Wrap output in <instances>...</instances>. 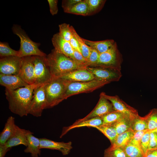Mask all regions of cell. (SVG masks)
<instances>
[{
  "label": "cell",
  "mask_w": 157,
  "mask_h": 157,
  "mask_svg": "<svg viewBox=\"0 0 157 157\" xmlns=\"http://www.w3.org/2000/svg\"><path fill=\"white\" fill-rule=\"evenodd\" d=\"M86 68L92 74L95 79L109 83L119 81L122 76L121 71L114 69L92 66Z\"/></svg>",
  "instance_id": "9"
},
{
  "label": "cell",
  "mask_w": 157,
  "mask_h": 157,
  "mask_svg": "<svg viewBox=\"0 0 157 157\" xmlns=\"http://www.w3.org/2000/svg\"><path fill=\"white\" fill-rule=\"evenodd\" d=\"M115 111L111 102L101 93L99 101L94 109L85 117L78 119L75 122L78 123L92 118L101 117Z\"/></svg>",
  "instance_id": "12"
},
{
  "label": "cell",
  "mask_w": 157,
  "mask_h": 157,
  "mask_svg": "<svg viewBox=\"0 0 157 157\" xmlns=\"http://www.w3.org/2000/svg\"><path fill=\"white\" fill-rule=\"evenodd\" d=\"M52 42L56 50L71 58L74 49L69 42L63 38L58 33L53 35L52 38Z\"/></svg>",
  "instance_id": "17"
},
{
  "label": "cell",
  "mask_w": 157,
  "mask_h": 157,
  "mask_svg": "<svg viewBox=\"0 0 157 157\" xmlns=\"http://www.w3.org/2000/svg\"><path fill=\"white\" fill-rule=\"evenodd\" d=\"M88 8L86 0H82L65 12L85 16L87 15Z\"/></svg>",
  "instance_id": "26"
},
{
  "label": "cell",
  "mask_w": 157,
  "mask_h": 157,
  "mask_svg": "<svg viewBox=\"0 0 157 157\" xmlns=\"http://www.w3.org/2000/svg\"><path fill=\"white\" fill-rule=\"evenodd\" d=\"M134 133V132L131 129L118 135L113 143L109 147L111 148H124L129 143Z\"/></svg>",
  "instance_id": "23"
},
{
  "label": "cell",
  "mask_w": 157,
  "mask_h": 157,
  "mask_svg": "<svg viewBox=\"0 0 157 157\" xmlns=\"http://www.w3.org/2000/svg\"><path fill=\"white\" fill-rule=\"evenodd\" d=\"M22 62V58L17 56L0 57V74L18 75L21 67Z\"/></svg>",
  "instance_id": "10"
},
{
  "label": "cell",
  "mask_w": 157,
  "mask_h": 157,
  "mask_svg": "<svg viewBox=\"0 0 157 157\" xmlns=\"http://www.w3.org/2000/svg\"><path fill=\"white\" fill-rule=\"evenodd\" d=\"M126 116L122 113L115 111L100 117L103 121L102 125H111Z\"/></svg>",
  "instance_id": "24"
},
{
  "label": "cell",
  "mask_w": 157,
  "mask_h": 157,
  "mask_svg": "<svg viewBox=\"0 0 157 157\" xmlns=\"http://www.w3.org/2000/svg\"><path fill=\"white\" fill-rule=\"evenodd\" d=\"M149 131V132H154L157 133V128L151 131Z\"/></svg>",
  "instance_id": "46"
},
{
  "label": "cell",
  "mask_w": 157,
  "mask_h": 157,
  "mask_svg": "<svg viewBox=\"0 0 157 157\" xmlns=\"http://www.w3.org/2000/svg\"><path fill=\"white\" fill-rule=\"evenodd\" d=\"M72 37L69 41V43L73 49L81 53V50L78 42L72 33Z\"/></svg>",
  "instance_id": "43"
},
{
  "label": "cell",
  "mask_w": 157,
  "mask_h": 157,
  "mask_svg": "<svg viewBox=\"0 0 157 157\" xmlns=\"http://www.w3.org/2000/svg\"><path fill=\"white\" fill-rule=\"evenodd\" d=\"M127 157H144L145 154L141 148L130 143L124 148Z\"/></svg>",
  "instance_id": "31"
},
{
  "label": "cell",
  "mask_w": 157,
  "mask_h": 157,
  "mask_svg": "<svg viewBox=\"0 0 157 157\" xmlns=\"http://www.w3.org/2000/svg\"><path fill=\"white\" fill-rule=\"evenodd\" d=\"M18 51H16L11 48L8 44L6 42H0V57L10 56H19Z\"/></svg>",
  "instance_id": "33"
},
{
  "label": "cell",
  "mask_w": 157,
  "mask_h": 157,
  "mask_svg": "<svg viewBox=\"0 0 157 157\" xmlns=\"http://www.w3.org/2000/svg\"><path fill=\"white\" fill-rule=\"evenodd\" d=\"M40 85H28L13 90L6 89L5 95L10 111L21 117L27 116L34 90Z\"/></svg>",
  "instance_id": "1"
},
{
  "label": "cell",
  "mask_w": 157,
  "mask_h": 157,
  "mask_svg": "<svg viewBox=\"0 0 157 157\" xmlns=\"http://www.w3.org/2000/svg\"><path fill=\"white\" fill-rule=\"evenodd\" d=\"M22 58V66L18 75L28 84H34V67L33 56H26Z\"/></svg>",
  "instance_id": "13"
},
{
  "label": "cell",
  "mask_w": 157,
  "mask_h": 157,
  "mask_svg": "<svg viewBox=\"0 0 157 157\" xmlns=\"http://www.w3.org/2000/svg\"><path fill=\"white\" fill-rule=\"evenodd\" d=\"M101 93L111 102L115 111L124 114L129 117L131 121L139 115L136 110L128 105L118 96L108 95L104 92Z\"/></svg>",
  "instance_id": "11"
},
{
  "label": "cell",
  "mask_w": 157,
  "mask_h": 157,
  "mask_svg": "<svg viewBox=\"0 0 157 157\" xmlns=\"http://www.w3.org/2000/svg\"><path fill=\"white\" fill-rule=\"evenodd\" d=\"M82 0H63L62 1V6L65 12L72 8Z\"/></svg>",
  "instance_id": "40"
},
{
  "label": "cell",
  "mask_w": 157,
  "mask_h": 157,
  "mask_svg": "<svg viewBox=\"0 0 157 157\" xmlns=\"http://www.w3.org/2000/svg\"><path fill=\"white\" fill-rule=\"evenodd\" d=\"M14 34L20 39V47L18 50L19 57L39 56H45L46 54L39 48L40 44L35 42L29 38L24 31L17 25H14L12 28Z\"/></svg>",
  "instance_id": "4"
},
{
  "label": "cell",
  "mask_w": 157,
  "mask_h": 157,
  "mask_svg": "<svg viewBox=\"0 0 157 157\" xmlns=\"http://www.w3.org/2000/svg\"><path fill=\"white\" fill-rule=\"evenodd\" d=\"M50 9V11L51 14L54 15L56 14L58 11V1L57 0H48Z\"/></svg>",
  "instance_id": "41"
},
{
  "label": "cell",
  "mask_w": 157,
  "mask_h": 157,
  "mask_svg": "<svg viewBox=\"0 0 157 157\" xmlns=\"http://www.w3.org/2000/svg\"><path fill=\"white\" fill-rule=\"evenodd\" d=\"M44 84L39 86L34 89L30 104L28 114L35 117L41 116L43 110L46 109L47 102Z\"/></svg>",
  "instance_id": "8"
},
{
  "label": "cell",
  "mask_w": 157,
  "mask_h": 157,
  "mask_svg": "<svg viewBox=\"0 0 157 157\" xmlns=\"http://www.w3.org/2000/svg\"><path fill=\"white\" fill-rule=\"evenodd\" d=\"M88 8L87 16L93 15L99 12L103 7L105 0H86Z\"/></svg>",
  "instance_id": "27"
},
{
  "label": "cell",
  "mask_w": 157,
  "mask_h": 157,
  "mask_svg": "<svg viewBox=\"0 0 157 157\" xmlns=\"http://www.w3.org/2000/svg\"><path fill=\"white\" fill-rule=\"evenodd\" d=\"M58 78L70 82H87L95 79L86 67L73 70Z\"/></svg>",
  "instance_id": "15"
},
{
  "label": "cell",
  "mask_w": 157,
  "mask_h": 157,
  "mask_svg": "<svg viewBox=\"0 0 157 157\" xmlns=\"http://www.w3.org/2000/svg\"><path fill=\"white\" fill-rule=\"evenodd\" d=\"M34 67V84L42 85L50 81L53 77L45 56H32Z\"/></svg>",
  "instance_id": "7"
},
{
  "label": "cell",
  "mask_w": 157,
  "mask_h": 157,
  "mask_svg": "<svg viewBox=\"0 0 157 157\" xmlns=\"http://www.w3.org/2000/svg\"><path fill=\"white\" fill-rule=\"evenodd\" d=\"M45 59L53 78L59 77L73 70L89 66L76 62L54 49L45 56Z\"/></svg>",
  "instance_id": "2"
},
{
  "label": "cell",
  "mask_w": 157,
  "mask_h": 157,
  "mask_svg": "<svg viewBox=\"0 0 157 157\" xmlns=\"http://www.w3.org/2000/svg\"><path fill=\"white\" fill-rule=\"evenodd\" d=\"M122 61V55L116 44L107 51L99 54L97 63L93 66L109 68L121 71Z\"/></svg>",
  "instance_id": "6"
},
{
  "label": "cell",
  "mask_w": 157,
  "mask_h": 157,
  "mask_svg": "<svg viewBox=\"0 0 157 157\" xmlns=\"http://www.w3.org/2000/svg\"><path fill=\"white\" fill-rule=\"evenodd\" d=\"M102 124L103 121L100 117L92 118L78 123L74 122L69 126L63 128L60 138L62 137L72 129L85 126L94 128L95 126H100Z\"/></svg>",
  "instance_id": "19"
},
{
  "label": "cell",
  "mask_w": 157,
  "mask_h": 157,
  "mask_svg": "<svg viewBox=\"0 0 157 157\" xmlns=\"http://www.w3.org/2000/svg\"><path fill=\"white\" fill-rule=\"evenodd\" d=\"M104 157H127L124 148H111L109 147L104 151Z\"/></svg>",
  "instance_id": "34"
},
{
  "label": "cell",
  "mask_w": 157,
  "mask_h": 157,
  "mask_svg": "<svg viewBox=\"0 0 157 157\" xmlns=\"http://www.w3.org/2000/svg\"><path fill=\"white\" fill-rule=\"evenodd\" d=\"M60 35L63 38L69 42L72 35L69 24L64 23L59 25Z\"/></svg>",
  "instance_id": "35"
},
{
  "label": "cell",
  "mask_w": 157,
  "mask_h": 157,
  "mask_svg": "<svg viewBox=\"0 0 157 157\" xmlns=\"http://www.w3.org/2000/svg\"><path fill=\"white\" fill-rule=\"evenodd\" d=\"M31 132L27 135V145L24 152L31 154L32 157H38L41 154L40 139L34 136Z\"/></svg>",
  "instance_id": "21"
},
{
  "label": "cell",
  "mask_w": 157,
  "mask_h": 157,
  "mask_svg": "<svg viewBox=\"0 0 157 157\" xmlns=\"http://www.w3.org/2000/svg\"><path fill=\"white\" fill-rule=\"evenodd\" d=\"M0 84L6 89L13 90L28 85L19 76L0 74Z\"/></svg>",
  "instance_id": "16"
},
{
  "label": "cell",
  "mask_w": 157,
  "mask_h": 157,
  "mask_svg": "<svg viewBox=\"0 0 157 157\" xmlns=\"http://www.w3.org/2000/svg\"><path fill=\"white\" fill-rule=\"evenodd\" d=\"M94 128L103 133L109 140L111 144L113 143L118 135L112 125H101Z\"/></svg>",
  "instance_id": "25"
},
{
  "label": "cell",
  "mask_w": 157,
  "mask_h": 157,
  "mask_svg": "<svg viewBox=\"0 0 157 157\" xmlns=\"http://www.w3.org/2000/svg\"><path fill=\"white\" fill-rule=\"evenodd\" d=\"M31 132L17 126L15 133L5 144L8 148L10 149L19 145H23L26 147L28 143L27 135Z\"/></svg>",
  "instance_id": "18"
},
{
  "label": "cell",
  "mask_w": 157,
  "mask_h": 157,
  "mask_svg": "<svg viewBox=\"0 0 157 157\" xmlns=\"http://www.w3.org/2000/svg\"><path fill=\"white\" fill-rule=\"evenodd\" d=\"M149 141L150 133L149 130L143 136L140 142V147L145 154L149 149Z\"/></svg>",
  "instance_id": "37"
},
{
  "label": "cell",
  "mask_w": 157,
  "mask_h": 157,
  "mask_svg": "<svg viewBox=\"0 0 157 157\" xmlns=\"http://www.w3.org/2000/svg\"><path fill=\"white\" fill-rule=\"evenodd\" d=\"M144 157H157V148L149 149Z\"/></svg>",
  "instance_id": "44"
},
{
  "label": "cell",
  "mask_w": 157,
  "mask_h": 157,
  "mask_svg": "<svg viewBox=\"0 0 157 157\" xmlns=\"http://www.w3.org/2000/svg\"><path fill=\"white\" fill-rule=\"evenodd\" d=\"M144 117L147 122L149 131L153 130L157 128V108L151 110Z\"/></svg>",
  "instance_id": "32"
},
{
  "label": "cell",
  "mask_w": 157,
  "mask_h": 157,
  "mask_svg": "<svg viewBox=\"0 0 157 157\" xmlns=\"http://www.w3.org/2000/svg\"><path fill=\"white\" fill-rule=\"evenodd\" d=\"M111 125L115 128L118 135L131 129V120L125 116Z\"/></svg>",
  "instance_id": "29"
},
{
  "label": "cell",
  "mask_w": 157,
  "mask_h": 157,
  "mask_svg": "<svg viewBox=\"0 0 157 157\" xmlns=\"http://www.w3.org/2000/svg\"><path fill=\"white\" fill-rule=\"evenodd\" d=\"M149 132L150 141L149 149L157 148V133L154 132Z\"/></svg>",
  "instance_id": "42"
},
{
  "label": "cell",
  "mask_w": 157,
  "mask_h": 157,
  "mask_svg": "<svg viewBox=\"0 0 157 157\" xmlns=\"http://www.w3.org/2000/svg\"><path fill=\"white\" fill-rule=\"evenodd\" d=\"M40 149L56 150L60 151L63 155H67L72 148L71 141L65 142L52 140L45 138H40Z\"/></svg>",
  "instance_id": "14"
},
{
  "label": "cell",
  "mask_w": 157,
  "mask_h": 157,
  "mask_svg": "<svg viewBox=\"0 0 157 157\" xmlns=\"http://www.w3.org/2000/svg\"><path fill=\"white\" fill-rule=\"evenodd\" d=\"M148 131V130H146L134 132V135L129 143L141 148L140 144L141 139L145 133Z\"/></svg>",
  "instance_id": "36"
},
{
  "label": "cell",
  "mask_w": 157,
  "mask_h": 157,
  "mask_svg": "<svg viewBox=\"0 0 157 157\" xmlns=\"http://www.w3.org/2000/svg\"><path fill=\"white\" fill-rule=\"evenodd\" d=\"M99 56V54L97 51L91 48L89 56L87 60L89 66H94L97 63Z\"/></svg>",
  "instance_id": "38"
},
{
  "label": "cell",
  "mask_w": 157,
  "mask_h": 157,
  "mask_svg": "<svg viewBox=\"0 0 157 157\" xmlns=\"http://www.w3.org/2000/svg\"><path fill=\"white\" fill-rule=\"evenodd\" d=\"M69 82L60 78L55 77L44 84L46 109L52 108L65 99L64 96Z\"/></svg>",
  "instance_id": "3"
},
{
  "label": "cell",
  "mask_w": 157,
  "mask_h": 157,
  "mask_svg": "<svg viewBox=\"0 0 157 157\" xmlns=\"http://www.w3.org/2000/svg\"><path fill=\"white\" fill-rule=\"evenodd\" d=\"M109 82L95 79L87 82H69L64 96L65 99L75 94L92 92Z\"/></svg>",
  "instance_id": "5"
},
{
  "label": "cell",
  "mask_w": 157,
  "mask_h": 157,
  "mask_svg": "<svg viewBox=\"0 0 157 157\" xmlns=\"http://www.w3.org/2000/svg\"><path fill=\"white\" fill-rule=\"evenodd\" d=\"M131 129L134 132L148 129V125L144 117L138 115L131 121Z\"/></svg>",
  "instance_id": "28"
},
{
  "label": "cell",
  "mask_w": 157,
  "mask_h": 157,
  "mask_svg": "<svg viewBox=\"0 0 157 157\" xmlns=\"http://www.w3.org/2000/svg\"><path fill=\"white\" fill-rule=\"evenodd\" d=\"M71 59L76 62L82 64H87L89 65L87 60L83 56L81 53L74 50Z\"/></svg>",
  "instance_id": "39"
},
{
  "label": "cell",
  "mask_w": 157,
  "mask_h": 157,
  "mask_svg": "<svg viewBox=\"0 0 157 157\" xmlns=\"http://www.w3.org/2000/svg\"><path fill=\"white\" fill-rule=\"evenodd\" d=\"M82 39L86 45L96 50L99 54L107 51L117 44L113 40L94 41L83 38Z\"/></svg>",
  "instance_id": "20"
},
{
  "label": "cell",
  "mask_w": 157,
  "mask_h": 157,
  "mask_svg": "<svg viewBox=\"0 0 157 157\" xmlns=\"http://www.w3.org/2000/svg\"><path fill=\"white\" fill-rule=\"evenodd\" d=\"M10 149L5 144H0V157H4L6 153Z\"/></svg>",
  "instance_id": "45"
},
{
  "label": "cell",
  "mask_w": 157,
  "mask_h": 157,
  "mask_svg": "<svg viewBox=\"0 0 157 157\" xmlns=\"http://www.w3.org/2000/svg\"><path fill=\"white\" fill-rule=\"evenodd\" d=\"M15 118L10 116L7 119L3 129L0 134V144H5L14 134L16 130Z\"/></svg>",
  "instance_id": "22"
},
{
  "label": "cell",
  "mask_w": 157,
  "mask_h": 157,
  "mask_svg": "<svg viewBox=\"0 0 157 157\" xmlns=\"http://www.w3.org/2000/svg\"><path fill=\"white\" fill-rule=\"evenodd\" d=\"M70 28L71 33L78 42L81 50V54L87 60L89 56L91 48L85 43L82 38L79 35L72 26H70Z\"/></svg>",
  "instance_id": "30"
}]
</instances>
